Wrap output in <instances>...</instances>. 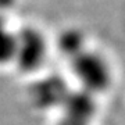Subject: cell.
I'll return each instance as SVG.
<instances>
[{"instance_id":"cell-1","label":"cell","mask_w":125,"mask_h":125,"mask_svg":"<svg viewBox=\"0 0 125 125\" xmlns=\"http://www.w3.org/2000/svg\"><path fill=\"white\" fill-rule=\"evenodd\" d=\"M72 62V72L79 81L82 90L90 94L104 92L111 83V71L107 61L97 53L82 52Z\"/></svg>"},{"instance_id":"cell-2","label":"cell","mask_w":125,"mask_h":125,"mask_svg":"<svg viewBox=\"0 0 125 125\" xmlns=\"http://www.w3.org/2000/svg\"><path fill=\"white\" fill-rule=\"evenodd\" d=\"M46 57V43L43 36L33 28H24L15 35L14 61L20 70L35 71L43 64Z\"/></svg>"},{"instance_id":"cell-3","label":"cell","mask_w":125,"mask_h":125,"mask_svg":"<svg viewBox=\"0 0 125 125\" xmlns=\"http://www.w3.org/2000/svg\"><path fill=\"white\" fill-rule=\"evenodd\" d=\"M70 93L65 81L60 76L52 75L38 81L32 86L31 99L39 108L61 107L65 97Z\"/></svg>"},{"instance_id":"cell-4","label":"cell","mask_w":125,"mask_h":125,"mask_svg":"<svg viewBox=\"0 0 125 125\" xmlns=\"http://www.w3.org/2000/svg\"><path fill=\"white\" fill-rule=\"evenodd\" d=\"M61 108L64 115L72 117V118H76V120L89 124L96 113L94 96L82 89L75 90V92L70 90Z\"/></svg>"},{"instance_id":"cell-5","label":"cell","mask_w":125,"mask_h":125,"mask_svg":"<svg viewBox=\"0 0 125 125\" xmlns=\"http://www.w3.org/2000/svg\"><path fill=\"white\" fill-rule=\"evenodd\" d=\"M58 50L67 58L74 60L82 52H85V38L78 29H67L60 35L57 40Z\"/></svg>"},{"instance_id":"cell-6","label":"cell","mask_w":125,"mask_h":125,"mask_svg":"<svg viewBox=\"0 0 125 125\" xmlns=\"http://www.w3.org/2000/svg\"><path fill=\"white\" fill-rule=\"evenodd\" d=\"M15 53V35L6 28L3 14H0V65L14 60Z\"/></svg>"},{"instance_id":"cell-7","label":"cell","mask_w":125,"mask_h":125,"mask_svg":"<svg viewBox=\"0 0 125 125\" xmlns=\"http://www.w3.org/2000/svg\"><path fill=\"white\" fill-rule=\"evenodd\" d=\"M56 125H89V124H86L83 121H79V120H76V118H72V117H68V115H64V114H62L61 118L58 120V122Z\"/></svg>"},{"instance_id":"cell-8","label":"cell","mask_w":125,"mask_h":125,"mask_svg":"<svg viewBox=\"0 0 125 125\" xmlns=\"http://www.w3.org/2000/svg\"><path fill=\"white\" fill-rule=\"evenodd\" d=\"M14 1L15 0H0V14H3V11L9 10L14 4Z\"/></svg>"}]
</instances>
